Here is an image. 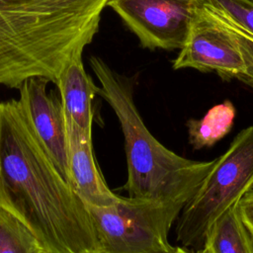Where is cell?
I'll use <instances>...</instances> for the list:
<instances>
[{
  "instance_id": "cell-1",
  "label": "cell",
  "mask_w": 253,
  "mask_h": 253,
  "mask_svg": "<svg viewBox=\"0 0 253 253\" xmlns=\"http://www.w3.org/2000/svg\"><path fill=\"white\" fill-rule=\"evenodd\" d=\"M0 207L48 253H104L85 203L60 174L16 99L0 102Z\"/></svg>"
},
{
  "instance_id": "cell-2",
  "label": "cell",
  "mask_w": 253,
  "mask_h": 253,
  "mask_svg": "<svg viewBox=\"0 0 253 253\" xmlns=\"http://www.w3.org/2000/svg\"><path fill=\"white\" fill-rule=\"evenodd\" d=\"M109 0H0V85L56 83L98 33Z\"/></svg>"
},
{
  "instance_id": "cell-3",
  "label": "cell",
  "mask_w": 253,
  "mask_h": 253,
  "mask_svg": "<svg viewBox=\"0 0 253 253\" xmlns=\"http://www.w3.org/2000/svg\"><path fill=\"white\" fill-rule=\"evenodd\" d=\"M90 66L101 86L99 95L115 112L124 134L128 197L186 205L211 171L216 158L194 161L166 148L148 130L133 100V79L113 70L101 57Z\"/></svg>"
},
{
  "instance_id": "cell-4",
  "label": "cell",
  "mask_w": 253,
  "mask_h": 253,
  "mask_svg": "<svg viewBox=\"0 0 253 253\" xmlns=\"http://www.w3.org/2000/svg\"><path fill=\"white\" fill-rule=\"evenodd\" d=\"M253 189V126L240 130L182 209L176 235L182 247L204 245L210 226Z\"/></svg>"
},
{
  "instance_id": "cell-5",
  "label": "cell",
  "mask_w": 253,
  "mask_h": 253,
  "mask_svg": "<svg viewBox=\"0 0 253 253\" xmlns=\"http://www.w3.org/2000/svg\"><path fill=\"white\" fill-rule=\"evenodd\" d=\"M85 205L104 253H177L168 233L184 205L130 197L111 207Z\"/></svg>"
},
{
  "instance_id": "cell-6",
  "label": "cell",
  "mask_w": 253,
  "mask_h": 253,
  "mask_svg": "<svg viewBox=\"0 0 253 253\" xmlns=\"http://www.w3.org/2000/svg\"><path fill=\"white\" fill-rule=\"evenodd\" d=\"M203 0H109L110 7L149 49L182 48Z\"/></svg>"
},
{
  "instance_id": "cell-7",
  "label": "cell",
  "mask_w": 253,
  "mask_h": 253,
  "mask_svg": "<svg viewBox=\"0 0 253 253\" xmlns=\"http://www.w3.org/2000/svg\"><path fill=\"white\" fill-rule=\"evenodd\" d=\"M185 67L240 80L245 74V62L234 35L206 7L204 0L173 62L174 69Z\"/></svg>"
},
{
  "instance_id": "cell-8",
  "label": "cell",
  "mask_w": 253,
  "mask_h": 253,
  "mask_svg": "<svg viewBox=\"0 0 253 253\" xmlns=\"http://www.w3.org/2000/svg\"><path fill=\"white\" fill-rule=\"evenodd\" d=\"M48 82L41 77L25 81L19 88V101L38 139L70 184L66 120L59 93L46 91Z\"/></svg>"
},
{
  "instance_id": "cell-9",
  "label": "cell",
  "mask_w": 253,
  "mask_h": 253,
  "mask_svg": "<svg viewBox=\"0 0 253 253\" xmlns=\"http://www.w3.org/2000/svg\"><path fill=\"white\" fill-rule=\"evenodd\" d=\"M66 126L70 185L85 204L101 208L115 205L120 197L104 181L94 156L92 135L86 134L67 120Z\"/></svg>"
},
{
  "instance_id": "cell-10",
  "label": "cell",
  "mask_w": 253,
  "mask_h": 253,
  "mask_svg": "<svg viewBox=\"0 0 253 253\" xmlns=\"http://www.w3.org/2000/svg\"><path fill=\"white\" fill-rule=\"evenodd\" d=\"M65 119L88 135H92L93 101L98 87L86 72L82 55L74 57L61 71L55 83Z\"/></svg>"
},
{
  "instance_id": "cell-11",
  "label": "cell",
  "mask_w": 253,
  "mask_h": 253,
  "mask_svg": "<svg viewBox=\"0 0 253 253\" xmlns=\"http://www.w3.org/2000/svg\"><path fill=\"white\" fill-rule=\"evenodd\" d=\"M238 203L230 206L207 231L203 246L211 253H253V238L241 218Z\"/></svg>"
},
{
  "instance_id": "cell-12",
  "label": "cell",
  "mask_w": 253,
  "mask_h": 253,
  "mask_svg": "<svg viewBox=\"0 0 253 253\" xmlns=\"http://www.w3.org/2000/svg\"><path fill=\"white\" fill-rule=\"evenodd\" d=\"M235 114L233 104L226 100L211 108L202 119L189 120V142L195 149L212 146L230 131Z\"/></svg>"
},
{
  "instance_id": "cell-13",
  "label": "cell",
  "mask_w": 253,
  "mask_h": 253,
  "mask_svg": "<svg viewBox=\"0 0 253 253\" xmlns=\"http://www.w3.org/2000/svg\"><path fill=\"white\" fill-rule=\"evenodd\" d=\"M43 248L32 231L0 207V253H41Z\"/></svg>"
},
{
  "instance_id": "cell-14",
  "label": "cell",
  "mask_w": 253,
  "mask_h": 253,
  "mask_svg": "<svg viewBox=\"0 0 253 253\" xmlns=\"http://www.w3.org/2000/svg\"><path fill=\"white\" fill-rule=\"evenodd\" d=\"M211 8L253 35V2L249 0H204Z\"/></svg>"
},
{
  "instance_id": "cell-15",
  "label": "cell",
  "mask_w": 253,
  "mask_h": 253,
  "mask_svg": "<svg viewBox=\"0 0 253 253\" xmlns=\"http://www.w3.org/2000/svg\"><path fill=\"white\" fill-rule=\"evenodd\" d=\"M204 3L206 5V7L215 17H217L234 35V37L239 44V47H240V50H241V53H242V56H243V59L245 62V74L241 80L253 86V35L250 34L248 31H246L245 29L238 26L237 24H235L234 22L230 21L225 16L214 11L205 1H204Z\"/></svg>"
},
{
  "instance_id": "cell-16",
  "label": "cell",
  "mask_w": 253,
  "mask_h": 253,
  "mask_svg": "<svg viewBox=\"0 0 253 253\" xmlns=\"http://www.w3.org/2000/svg\"><path fill=\"white\" fill-rule=\"evenodd\" d=\"M238 206L241 218L253 238V189L239 200Z\"/></svg>"
},
{
  "instance_id": "cell-17",
  "label": "cell",
  "mask_w": 253,
  "mask_h": 253,
  "mask_svg": "<svg viewBox=\"0 0 253 253\" xmlns=\"http://www.w3.org/2000/svg\"><path fill=\"white\" fill-rule=\"evenodd\" d=\"M176 249H177V253H211L205 246H203L202 248H199L196 251L189 250L185 247H176Z\"/></svg>"
},
{
  "instance_id": "cell-18",
  "label": "cell",
  "mask_w": 253,
  "mask_h": 253,
  "mask_svg": "<svg viewBox=\"0 0 253 253\" xmlns=\"http://www.w3.org/2000/svg\"><path fill=\"white\" fill-rule=\"evenodd\" d=\"M41 253H48V252H46V251H44V250H43V251H42Z\"/></svg>"
},
{
  "instance_id": "cell-19",
  "label": "cell",
  "mask_w": 253,
  "mask_h": 253,
  "mask_svg": "<svg viewBox=\"0 0 253 253\" xmlns=\"http://www.w3.org/2000/svg\"><path fill=\"white\" fill-rule=\"evenodd\" d=\"M249 1H252V2H253V0H249Z\"/></svg>"
}]
</instances>
